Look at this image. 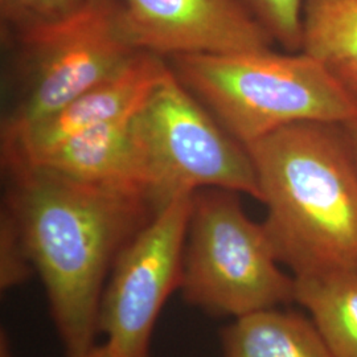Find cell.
<instances>
[{
  "label": "cell",
  "instance_id": "obj_1",
  "mask_svg": "<svg viewBox=\"0 0 357 357\" xmlns=\"http://www.w3.org/2000/svg\"><path fill=\"white\" fill-rule=\"evenodd\" d=\"M10 174L6 208L45 289L65 356H85L100 333L101 299L116 257L159 209L144 195L43 168Z\"/></svg>",
  "mask_w": 357,
  "mask_h": 357
},
{
  "label": "cell",
  "instance_id": "obj_2",
  "mask_svg": "<svg viewBox=\"0 0 357 357\" xmlns=\"http://www.w3.org/2000/svg\"><path fill=\"white\" fill-rule=\"evenodd\" d=\"M246 149L280 264L295 278L357 270V165L343 128L295 123Z\"/></svg>",
  "mask_w": 357,
  "mask_h": 357
},
{
  "label": "cell",
  "instance_id": "obj_3",
  "mask_svg": "<svg viewBox=\"0 0 357 357\" xmlns=\"http://www.w3.org/2000/svg\"><path fill=\"white\" fill-rule=\"evenodd\" d=\"M168 65L178 81L243 144L302 122L357 118V97L335 69L303 52L187 54Z\"/></svg>",
  "mask_w": 357,
  "mask_h": 357
},
{
  "label": "cell",
  "instance_id": "obj_4",
  "mask_svg": "<svg viewBox=\"0 0 357 357\" xmlns=\"http://www.w3.org/2000/svg\"><path fill=\"white\" fill-rule=\"evenodd\" d=\"M278 265L264 225L245 213L238 193H193L178 287L184 302L234 319L294 302V277Z\"/></svg>",
  "mask_w": 357,
  "mask_h": 357
},
{
  "label": "cell",
  "instance_id": "obj_5",
  "mask_svg": "<svg viewBox=\"0 0 357 357\" xmlns=\"http://www.w3.org/2000/svg\"><path fill=\"white\" fill-rule=\"evenodd\" d=\"M135 130L158 209L178 195L205 188L259 200L248 149L178 81L171 66L138 109Z\"/></svg>",
  "mask_w": 357,
  "mask_h": 357
},
{
  "label": "cell",
  "instance_id": "obj_6",
  "mask_svg": "<svg viewBox=\"0 0 357 357\" xmlns=\"http://www.w3.org/2000/svg\"><path fill=\"white\" fill-rule=\"evenodd\" d=\"M20 90L1 123V143L115 75L138 53L122 26L121 0H98L17 44Z\"/></svg>",
  "mask_w": 357,
  "mask_h": 357
},
{
  "label": "cell",
  "instance_id": "obj_7",
  "mask_svg": "<svg viewBox=\"0 0 357 357\" xmlns=\"http://www.w3.org/2000/svg\"><path fill=\"white\" fill-rule=\"evenodd\" d=\"M192 197L162 206L116 257L98 314L112 357H150L158 318L180 287Z\"/></svg>",
  "mask_w": 357,
  "mask_h": 357
},
{
  "label": "cell",
  "instance_id": "obj_8",
  "mask_svg": "<svg viewBox=\"0 0 357 357\" xmlns=\"http://www.w3.org/2000/svg\"><path fill=\"white\" fill-rule=\"evenodd\" d=\"M122 26L138 51L160 57L271 50L243 0H121Z\"/></svg>",
  "mask_w": 357,
  "mask_h": 357
},
{
  "label": "cell",
  "instance_id": "obj_9",
  "mask_svg": "<svg viewBox=\"0 0 357 357\" xmlns=\"http://www.w3.org/2000/svg\"><path fill=\"white\" fill-rule=\"evenodd\" d=\"M163 57L139 51L128 64L97 86L1 143V156L10 171L31 168L64 142L135 112L167 76Z\"/></svg>",
  "mask_w": 357,
  "mask_h": 357
},
{
  "label": "cell",
  "instance_id": "obj_10",
  "mask_svg": "<svg viewBox=\"0 0 357 357\" xmlns=\"http://www.w3.org/2000/svg\"><path fill=\"white\" fill-rule=\"evenodd\" d=\"M138 109L64 142L31 168L48 169L109 190L144 195L153 200L135 130Z\"/></svg>",
  "mask_w": 357,
  "mask_h": 357
},
{
  "label": "cell",
  "instance_id": "obj_11",
  "mask_svg": "<svg viewBox=\"0 0 357 357\" xmlns=\"http://www.w3.org/2000/svg\"><path fill=\"white\" fill-rule=\"evenodd\" d=\"M221 347L222 357H333L312 320L277 308L236 318Z\"/></svg>",
  "mask_w": 357,
  "mask_h": 357
},
{
  "label": "cell",
  "instance_id": "obj_12",
  "mask_svg": "<svg viewBox=\"0 0 357 357\" xmlns=\"http://www.w3.org/2000/svg\"><path fill=\"white\" fill-rule=\"evenodd\" d=\"M294 281V302L306 308L333 357H357V270Z\"/></svg>",
  "mask_w": 357,
  "mask_h": 357
},
{
  "label": "cell",
  "instance_id": "obj_13",
  "mask_svg": "<svg viewBox=\"0 0 357 357\" xmlns=\"http://www.w3.org/2000/svg\"><path fill=\"white\" fill-rule=\"evenodd\" d=\"M301 52L332 68L357 65V0H306Z\"/></svg>",
  "mask_w": 357,
  "mask_h": 357
},
{
  "label": "cell",
  "instance_id": "obj_14",
  "mask_svg": "<svg viewBox=\"0 0 357 357\" xmlns=\"http://www.w3.org/2000/svg\"><path fill=\"white\" fill-rule=\"evenodd\" d=\"M84 6L78 0H0L3 36L20 44L63 23Z\"/></svg>",
  "mask_w": 357,
  "mask_h": 357
},
{
  "label": "cell",
  "instance_id": "obj_15",
  "mask_svg": "<svg viewBox=\"0 0 357 357\" xmlns=\"http://www.w3.org/2000/svg\"><path fill=\"white\" fill-rule=\"evenodd\" d=\"M255 20L274 43L301 52L302 16L306 0H243Z\"/></svg>",
  "mask_w": 357,
  "mask_h": 357
},
{
  "label": "cell",
  "instance_id": "obj_16",
  "mask_svg": "<svg viewBox=\"0 0 357 357\" xmlns=\"http://www.w3.org/2000/svg\"><path fill=\"white\" fill-rule=\"evenodd\" d=\"M35 273L17 224L4 206L0 217V289L8 291L24 284Z\"/></svg>",
  "mask_w": 357,
  "mask_h": 357
},
{
  "label": "cell",
  "instance_id": "obj_17",
  "mask_svg": "<svg viewBox=\"0 0 357 357\" xmlns=\"http://www.w3.org/2000/svg\"><path fill=\"white\" fill-rule=\"evenodd\" d=\"M333 69L357 97V65H343Z\"/></svg>",
  "mask_w": 357,
  "mask_h": 357
},
{
  "label": "cell",
  "instance_id": "obj_18",
  "mask_svg": "<svg viewBox=\"0 0 357 357\" xmlns=\"http://www.w3.org/2000/svg\"><path fill=\"white\" fill-rule=\"evenodd\" d=\"M357 165V118L342 126Z\"/></svg>",
  "mask_w": 357,
  "mask_h": 357
},
{
  "label": "cell",
  "instance_id": "obj_19",
  "mask_svg": "<svg viewBox=\"0 0 357 357\" xmlns=\"http://www.w3.org/2000/svg\"><path fill=\"white\" fill-rule=\"evenodd\" d=\"M82 357H112V354H110L107 345L103 343L101 345H94L89 352Z\"/></svg>",
  "mask_w": 357,
  "mask_h": 357
},
{
  "label": "cell",
  "instance_id": "obj_20",
  "mask_svg": "<svg viewBox=\"0 0 357 357\" xmlns=\"http://www.w3.org/2000/svg\"><path fill=\"white\" fill-rule=\"evenodd\" d=\"M78 1H81V3L86 4V3H93V1H98V0H78Z\"/></svg>",
  "mask_w": 357,
  "mask_h": 357
}]
</instances>
